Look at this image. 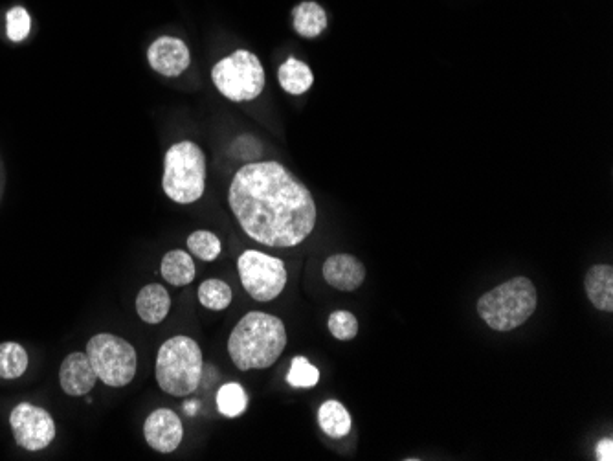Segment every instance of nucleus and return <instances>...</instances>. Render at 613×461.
Segmentation results:
<instances>
[{
    "mask_svg": "<svg viewBox=\"0 0 613 461\" xmlns=\"http://www.w3.org/2000/svg\"><path fill=\"white\" fill-rule=\"evenodd\" d=\"M228 203L246 236L270 248H292L313 234L316 203L309 188L279 162H248L230 184Z\"/></svg>",
    "mask_w": 613,
    "mask_h": 461,
    "instance_id": "obj_1",
    "label": "nucleus"
},
{
    "mask_svg": "<svg viewBox=\"0 0 613 461\" xmlns=\"http://www.w3.org/2000/svg\"><path fill=\"white\" fill-rule=\"evenodd\" d=\"M287 348V329L278 316L252 311L228 338V355L237 370H267Z\"/></svg>",
    "mask_w": 613,
    "mask_h": 461,
    "instance_id": "obj_2",
    "label": "nucleus"
},
{
    "mask_svg": "<svg viewBox=\"0 0 613 461\" xmlns=\"http://www.w3.org/2000/svg\"><path fill=\"white\" fill-rule=\"evenodd\" d=\"M538 293L535 283L525 276H516L494 287L478 300V315L485 326L507 333L535 315Z\"/></svg>",
    "mask_w": 613,
    "mask_h": 461,
    "instance_id": "obj_3",
    "label": "nucleus"
},
{
    "mask_svg": "<svg viewBox=\"0 0 613 461\" xmlns=\"http://www.w3.org/2000/svg\"><path fill=\"white\" fill-rule=\"evenodd\" d=\"M204 372L201 346L191 337L169 338L157 355V383L166 394L191 395L201 384Z\"/></svg>",
    "mask_w": 613,
    "mask_h": 461,
    "instance_id": "obj_4",
    "label": "nucleus"
},
{
    "mask_svg": "<svg viewBox=\"0 0 613 461\" xmlns=\"http://www.w3.org/2000/svg\"><path fill=\"white\" fill-rule=\"evenodd\" d=\"M162 186L175 203L199 201L206 190V157L201 147L188 140L171 147L166 155Z\"/></svg>",
    "mask_w": 613,
    "mask_h": 461,
    "instance_id": "obj_5",
    "label": "nucleus"
},
{
    "mask_svg": "<svg viewBox=\"0 0 613 461\" xmlns=\"http://www.w3.org/2000/svg\"><path fill=\"white\" fill-rule=\"evenodd\" d=\"M217 90L232 102H252L265 90V70L259 57L248 50H235L212 70Z\"/></svg>",
    "mask_w": 613,
    "mask_h": 461,
    "instance_id": "obj_6",
    "label": "nucleus"
},
{
    "mask_svg": "<svg viewBox=\"0 0 613 461\" xmlns=\"http://www.w3.org/2000/svg\"><path fill=\"white\" fill-rule=\"evenodd\" d=\"M87 357L101 381L112 388H123L133 383L136 375V351L125 338L111 333L94 335L87 342Z\"/></svg>",
    "mask_w": 613,
    "mask_h": 461,
    "instance_id": "obj_7",
    "label": "nucleus"
},
{
    "mask_svg": "<svg viewBox=\"0 0 613 461\" xmlns=\"http://www.w3.org/2000/svg\"><path fill=\"white\" fill-rule=\"evenodd\" d=\"M237 270L246 293L256 302H272L285 291L289 280L285 263L259 250L243 252Z\"/></svg>",
    "mask_w": 613,
    "mask_h": 461,
    "instance_id": "obj_8",
    "label": "nucleus"
},
{
    "mask_svg": "<svg viewBox=\"0 0 613 461\" xmlns=\"http://www.w3.org/2000/svg\"><path fill=\"white\" fill-rule=\"evenodd\" d=\"M13 438L19 447L30 452L43 450L56 439L54 417L41 406L19 403L10 414Z\"/></svg>",
    "mask_w": 613,
    "mask_h": 461,
    "instance_id": "obj_9",
    "label": "nucleus"
},
{
    "mask_svg": "<svg viewBox=\"0 0 613 461\" xmlns=\"http://www.w3.org/2000/svg\"><path fill=\"white\" fill-rule=\"evenodd\" d=\"M144 436L151 449L171 454L179 449L184 438V427L180 417L169 408H158L149 414L144 423Z\"/></svg>",
    "mask_w": 613,
    "mask_h": 461,
    "instance_id": "obj_10",
    "label": "nucleus"
},
{
    "mask_svg": "<svg viewBox=\"0 0 613 461\" xmlns=\"http://www.w3.org/2000/svg\"><path fill=\"white\" fill-rule=\"evenodd\" d=\"M147 59L153 70H157L158 74L166 78H177L191 63L190 50L186 43L169 35L160 37L149 46Z\"/></svg>",
    "mask_w": 613,
    "mask_h": 461,
    "instance_id": "obj_11",
    "label": "nucleus"
},
{
    "mask_svg": "<svg viewBox=\"0 0 613 461\" xmlns=\"http://www.w3.org/2000/svg\"><path fill=\"white\" fill-rule=\"evenodd\" d=\"M325 282L336 291L353 293L366 282V267L353 254H333L322 267Z\"/></svg>",
    "mask_w": 613,
    "mask_h": 461,
    "instance_id": "obj_12",
    "label": "nucleus"
},
{
    "mask_svg": "<svg viewBox=\"0 0 613 461\" xmlns=\"http://www.w3.org/2000/svg\"><path fill=\"white\" fill-rule=\"evenodd\" d=\"M96 383L98 375L94 372L87 353H70L67 359L63 360L59 370V384L65 394L72 397L89 395Z\"/></svg>",
    "mask_w": 613,
    "mask_h": 461,
    "instance_id": "obj_13",
    "label": "nucleus"
},
{
    "mask_svg": "<svg viewBox=\"0 0 613 461\" xmlns=\"http://www.w3.org/2000/svg\"><path fill=\"white\" fill-rule=\"evenodd\" d=\"M171 309V296L168 289L160 283L145 285L144 289L136 296V313L144 320L145 324L157 326L166 320Z\"/></svg>",
    "mask_w": 613,
    "mask_h": 461,
    "instance_id": "obj_14",
    "label": "nucleus"
},
{
    "mask_svg": "<svg viewBox=\"0 0 613 461\" xmlns=\"http://www.w3.org/2000/svg\"><path fill=\"white\" fill-rule=\"evenodd\" d=\"M584 289L591 305L604 313L613 311V267L612 265H593L586 278Z\"/></svg>",
    "mask_w": 613,
    "mask_h": 461,
    "instance_id": "obj_15",
    "label": "nucleus"
},
{
    "mask_svg": "<svg viewBox=\"0 0 613 461\" xmlns=\"http://www.w3.org/2000/svg\"><path fill=\"white\" fill-rule=\"evenodd\" d=\"M318 423L324 430L325 436L333 439H342L349 436L353 428V419L347 412L346 406L336 399L325 401L324 405L318 410Z\"/></svg>",
    "mask_w": 613,
    "mask_h": 461,
    "instance_id": "obj_16",
    "label": "nucleus"
},
{
    "mask_svg": "<svg viewBox=\"0 0 613 461\" xmlns=\"http://www.w3.org/2000/svg\"><path fill=\"white\" fill-rule=\"evenodd\" d=\"M160 272L166 282L175 287H184L195 280V263L191 259L190 252L171 250L162 258Z\"/></svg>",
    "mask_w": 613,
    "mask_h": 461,
    "instance_id": "obj_17",
    "label": "nucleus"
},
{
    "mask_svg": "<svg viewBox=\"0 0 613 461\" xmlns=\"http://www.w3.org/2000/svg\"><path fill=\"white\" fill-rule=\"evenodd\" d=\"M278 81L281 89L294 96L305 94L313 87V70L300 59L290 57L278 70Z\"/></svg>",
    "mask_w": 613,
    "mask_h": 461,
    "instance_id": "obj_18",
    "label": "nucleus"
},
{
    "mask_svg": "<svg viewBox=\"0 0 613 461\" xmlns=\"http://www.w3.org/2000/svg\"><path fill=\"white\" fill-rule=\"evenodd\" d=\"M325 28H327V15L318 2L307 0V2H301L300 6L294 10V30L301 37L314 39L324 34Z\"/></svg>",
    "mask_w": 613,
    "mask_h": 461,
    "instance_id": "obj_19",
    "label": "nucleus"
},
{
    "mask_svg": "<svg viewBox=\"0 0 613 461\" xmlns=\"http://www.w3.org/2000/svg\"><path fill=\"white\" fill-rule=\"evenodd\" d=\"M28 353L17 342L0 344V379H19L28 370Z\"/></svg>",
    "mask_w": 613,
    "mask_h": 461,
    "instance_id": "obj_20",
    "label": "nucleus"
},
{
    "mask_svg": "<svg viewBox=\"0 0 613 461\" xmlns=\"http://www.w3.org/2000/svg\"><path fill=\"white\" fill-rule=\"evenodd\" d=\"M248 408V394L239 383H226L217 392V410L228 419L243 416Z\"/></svg>",
    "mask_w": 613,
    "mask_h": 461,
    "instance_id": "obj_21",
    "label": "nucleus"
},
{
    "mask_svg": "<svg viewBox=\"0 0 613 461\" xmlns=\"http://www.w3.org/2000/svg\"><path fill=\"white\" fill-rule=\"evenodd\" d=\"M232 287L221 280H206L199 287V302L210 311H224L232 304Z\"/></svg>",
    "mask_w": 613,
    "mask_h": 461,
    "instance_id": "obj_22",
    "label": "nucleus"
},
{
    "mask_svg": "<svg viewBox=\"0 0 613 461\" xmlns=\"http://www.w3.org/2000/svg\"><path fill=\"white\" fill-rule=\"evenodd\" d=\"M188 248L191 254L202 261H215L221 254V239L208 230H197L188 237Z\"/></svg>",
    "mask_w": 613,
    "mask_h": 461,
    "instance_id": "obj_23",
    "label": "nucleus"
},
{
    "mask_svg": "<svg viewBox=\"0 0 613 461\" xmlns=\"http://www.w3.org/2000/svg\"><path fill=\"white\" fill-rule=\"evenodd\" d=\"M287 383L292 388H314L320 383V370L305 357H294L287 373Z\"/></svg>",
    "mask_w": 613,
    "mask_h": 461,
    "instance_id": "obj_24",
    "label": "nucleus"
},
{
    "mask_svg": "<svg viewBox=\"0 0 613 461\" xmlns=\"http://www.w3.org/2000/svg\"><path fill=\"white\" fill-rule=\"evenodd\" d=\"M327 327H329V333L336 338V340H353L358 335V320L357 316L353 315L351 311H344V309H338L333 311L329 320H327Z\"/></svg>",
    "mask_w": 613,
    "mask_h": 461,
    "instance_id": "obj_25",
    "label": "nucleus"
},
{
    "mask_svg": "<svg viewBox=\"0 0 613 461\" xmlns=\"http://www.w3.org/2000/svg\"><path fill=\"white\" fill-rule=\"evenodd\" d=\"M6 24H8V37L13 43H21L28 35H30V28H32V19H30V13L26 12L21 6H15L12 8L8 15H6Z\"/></svg>",
    "mask_w": 613,
    "mask_h": 461,
    "instance_id": "obj_26",
    "label": "nucleus"
},
{
    "mask_svg": "<svg viewBox=\"0 0 613 461\" xmlns=\"http://www.w3.org/2000/svg\"><path fill=\"white\" fill-rule=\"evenodd\" d=\"M595 456L599 461H612L613 460V439L606 438L599 441L597 450H595Z\"/></svg>",
    "mask_w": 613,
    "mask_h": 461,
    "instance_id": "obj_27",
    "label": "nucleus"
}]
</instances>
